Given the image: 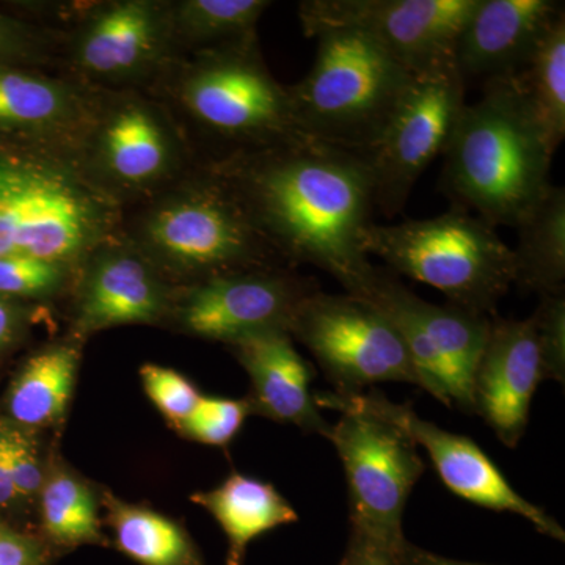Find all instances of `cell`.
<instances>
[{"label": "cell", "instance_id": "17", "mask_svg": "<svg viewBox=\"0 0 565 565\" xmlns=\"http://www.w3.org/2000/svg\"><path fill=\"white\" fill-rule=\"evenodd\" d=\"M252 382V414L292 424L305 434L326 437L330 424L311 393L315 367L294 348L286 330L255 334L232 345Z\"/></svg>", "mask_w": 565, "mask_h": 565}, {"label": "cell", "instance_id": "18", "mask_svg": "<svg viewBox=\"0 0 565 565\" xmlns=\"http://www.w3.org/2000/svg\"><path fill=\"white\" fill-rule=\"evenodd\" d=\"M166 289L143 259L131 253H107L85 280L77 326L82 333H93L154 322L166 311Z\"/></svg>", "mask_w": 565, "mask_h": 565}, {"label": "cell", "instance_id": "16", "mask_svg": "<svg viewBox=\"0 0 565 565\" xmlns=\"http://www.w3.org/2000/svg\"><path fill=\"white\" fill-rule=\"evenodd\" d=\"M396 411L416 445L424 448L437 475L452 493L489 511L523 516L539 533L555 541H565L564 527L545 509L516 492L500 468L471 438L419 418L411 404H396Z\"/></svg>", "mask_w": 565, "mask_h": 565}, {"label": "cell", "instance_id": "9", "mask_svg": "<svg viewBox=\"0 0 565 565\" xmlns=\"http://www.w3.org/2000/svg\"><path fill=\"white\" fill-rule=\"evenodd\" d=\"M182 102L212 132L253 150L307 139L294 121L288 87L259 58L256 36L207 51L185 79Z\"/></svg>", "mask_w": 565, "mask_h": 565}, {"label": "cell", "instance_id": "23", "mask_svg": "<svg viewBox=\"0 0 565 565\" xmlns=\"http://www.w3.org/2000/svg\"><path fill=\"white\" fill-rule=\"evenodd\" d=\"M514 285L539 297L565 292V191L553 185L516 226Z\"/></svg>", "mask_w": 565, "mask_h": 565}, {"label": "cell", "instance_id": "32", "mask_svg": "<svg viewBox=\"0 0 565 565\" xmlns=\"http://www.w3.org/2000/svg\"><path fill=\"white\" fill-rule=\"evenodd\" d=\"M63 278L61 264L0 256V297H43L57 291Z\"/></svg>", "mask_w": 565, "mask_h": 565}, {"label": "cell", "instance_id": "26", "mask_svg": "<svg viewBox=\"0 0 565 565\" xmlns=\"http://www.w3.org/2000/svg\"><path fill=\"white\" fill-rule=\"evenodd\" d=\"M39 498L41 525L54 544L71 548L102 541L95 494L68 468L61 465L47 468Z\"/></svg>", "mask_w": 565, "mask_h": 565}, {"label": "cell", "instance_id": "8", "mask_svg": "<svg viewBox=\"0 0 565 565\" xmlns=\"http://www.w3.org/2000/svg\"><path fill=\"white\" fill-rule=\"evenodd\" d=\"M360 299L377 307L396 327L422 375L424 392L446 407L475 415L476 367L492 316L426 302L382 267Z\"/></svg>", "mask_w": 565, "mask_h": 565}, {"label": "cell", "instance_id": "24", "mask_svg": "<svg viewBox=\"0 0 565 565\" xmlns=\"http://www.w3.org/2000/svg\"><path fill=\"white\" fill-rule=\"evenodd\" d=\"M107 520L121 553L141 565H204L191 535L169 516L104 494Z\"/></svg>", "mask_w": 565, "mask_h": 565}, {"label": "cell", "instance_id": "20", "mask_svg": "<svg viewBox=\"0 0 565 565\" xmlns=\"http://www.w3.org/2000/svg\"><path fill=\"white\" fill-rule=\"evenodd\" d=\"M161 43V21L147 2L114 3L82 33L77 58L99 76H126L154 57Z\"/></svg>", "mask_w": 565, "mask_h": 565}, {"label": "cell", "instance_id": "1", "mask_svg": "<svg viewBox=\"0 0 565 565\" xmlns=\"http://www.w3.org/2000/svg\"><path fill=\"white\" fill-rule=\"evenodd\" d=\"M218 178L274 252L363 296L377 266L363 248L375 206L362 154L310 139L288 141L234 156Z\"/></svg>", "mask_w": 565, "mask_h": 565}, {"label": "cell", "instance_id": "11", "mask_svg": "<svg viewBox=\"0 0 565 565\" xmlns=\"http://www.w3.org/2000/svg\"><path fill=\"white\" fill-rule=\"evenodd\" d=\"M145 237L156 255L204 278L270 267L274 253L218 177L152 212Z\"/></svg>", "mask_w": 565, "mask_h": 565}, {"label": "cell", "instance_id": "22", "mask_svg": "<svg viewBox=\"0 0 565 565\" xmlns=\"http://www.w3.org/2000/svg\"><path fill=\"white\" fill-rule=\"evenodd\" d=\"M99 152L111 177L128 185L161 178L172 162V145L154 114L139 104L115 111L104 125Z\"/></svg>", "mask_w": 565, "mask_h": 565}, {"label": "cell", "instance_id": "21", "mask_svg": "<svg viewBox=\"0 0 565 565\" xmlns=\"http://www.w3.org/2000/svg\"><path fill=\"white\" fill-rule=\"evenodd\" d=\"M79 351L55 344L29 359L7 396L10 423L25 430L61 423L73 396L79 370Z\"/></svg>", "mask_w": 565, "mask_h": 565}, {"label": "cell", "instance_id": "28", "mask_svg": "<svg viewBox=\"0 0 565 565\" xmlns=\"http://www.w3.org/2000/svg\"><path fill=\"white\" fill-rule=\"evenodd\" d=\"M269 7L266 0H185L177 7V22L185 39L215 50L253 39Z\"/></svg>", "mask_w": 565, "mask_h": 565}, {"label": "cell", "instance_id": "19", "mask_svg": "<svg viewBox=\"0 0 565 565\" xmlns=\"http://www.w3.org/2000/svg\"><path fill=\"white\" fill-rule=\"evenodd\" d=\"M191 501L206 509L228 541L226 565H243L248 545L275 527L294 525L299 514L270 482L243 473L230 475Z\"/></svg>", "mask_w": 565, "mask_h": 565}, {"label": "cell", "instance_id": "6", "mask_svg": "<svg viewBox=\"0 0 565 565\" xmlns=\"http://www.w3.org/2000/svg\"><path fill=\"white\" fill-rule=\"evenodd\" d=\"M106 206L55 163L0 151V256L65 266L98 244Z\"/></svg>", "mask_w": 565, "mask_h": 565}, {"label": "cell", "instance_id": "7", "mask_svg": "<svg viewBox=\"0 0 565 565\" xmlns=\"http://www.w3.org/2000/svg\"><path fill=\"white\" fill-rule=\"evenodd\" d=\"M289 334L311 352L337 394L396 382L424 390L407 344L377 307L351 294L318 291L294 316Z\"/></svg>", "mask_w": 565, "mask_h": 565}, {"label": "cell", "instance_id": "34", "mask_svg": "<svg viewBox=\"0 0 565 565\" xmlns=\"http://www.w3.org/2000/svg\"><path fill=\"white\" fill-rule=\"evenodd\" d=\"M47 561L50 556L39 539L0 523V565H46Z\"/></svg>", "mask_w": 565, "mask_h": 565}, {"label": "cell", "instance_id": "31", "mask_svg": "<svg viewBox=\"0 0 565 565\" xmlns=\"http://www.w3.org/2000/svg\"><path fill=\"white\" fill-rule=\"evenodd\" d=\"M140 377L151 403L166 419L180 429L202 397L195 385L184 375L159 364H145L140 370Z\"/></svg>", "mask_w": 565, "mask_h": 565}, {"label": "cell", "instance_id": "13", "mask_svg": "<svg viewBox=\"0 0 565 565\" xmlns=\"http://www.w3.org/2000/svg\"><path fill=\"white\" fill-rule=\"evenodd\" d=\"M318 291L313 278L274 267L214 275L185 294L180 321L188 333L233 345L273 330L289 332L300 305Z\"/></svg>", "mask_w": 565, "mask_h": 565}, {"label": "cell", "instance_id": "4", "mask_svg": "<svg viewBox=\"0 0 565 565\" xmlns=\"http://www.w3.org/2000/svg\"><path fill=\"white\" fill-rule=\"evenodd\" d=\"M315 396L319 407L340 414L327 440L332 441L343 463L351 530L403 548L407 541L403 531L405 505L426 463L397 415L396 403L377 390Z\"/></svg>", "mask_w": 565, "mask_h": 565}, {"label": "cell", "instance_id": "40", "mask_svg": "<svg viewBox=\"0 0 565 565\" xmlns=\"http://www.w3.org/2000/svg\"><path fill=\"white\" fill-rule=\"evenodd\" d=\"M7 32H13L11 31L9 21L3 20V18H0V33H7Z\"/></svg>", "mask_w": 565, "mask_h": 565}, {"label": "cell", "instance_id": "2", "mask_svg": "<svg viewBox=\"0 0 565 565\" xmlns=\"http://www.w3.org/2000/svg\"><path fill=\"white\" fill-rule=\"evenodd\" d=\"M441 156L440 191L494 228H516L552 188L555 151L511 79L465 104Z\"/></svg>", "mask_w": 565, "mask_h": 565}, {"label": "cell", "instance_id": "12", "mask_svg": "<svg viewBox=\"0 0 565 565\" xmlns=\"http://www.w3.org/2000/svg\"><path fill=\"white\" fill-rule=\"evenodd\" d=\"M479 0H307L299 3L305 35L352 29L377 41L414 74L455 63L465 22Z\"/></svg>", "mask_w": 565, "mask_h": 565}, {"label": "cell", "instance_id": "5", "mask_svg": "<svg viewBox=\"0 0 565 565\" xmlns=\"http://www.w3.org/2000/svg\"><path fill=\"white\" fill-rule=\"evenodd\" d=\"M363 248L384 259L390 273L433 286L448 303L473 313L494 316L515 280L512 248L497 228L457 207L423 221L373 222Z\"/></svg>", "mask_w": 565, "mask_h": 565}, {"label": "cell", "instance_id": "15", "mask_svg": "<svg viewBox=\"0 0 565 565\" xmlns=\"http://www.w3.org/2000/svg\"><path fill=\"white\" fill-rule=\"evenodd\" d=\"M564 13L556 0H479L456 43L457 73L465 85L512 79Z\"/></svg>", "mask_w": 565, "mask_h": 565}, {"label": "cell", "instance_id": "37", "mask_svg": "<svg viewBox=\"0 0 565 565\" xmlns=\"http://www.w3.org/2000/svg\"><path fill=\"white\" fill-rule=\"evenodd\" d=\"M14 501H18V494L11 481L6 451V433H3V422H0V508H6Z\"/></svg>", "mask_w": 565, "mask_h": 565}, {"label": "cell", "instance_id": "33", "mask_svg": "<svg viewBox=\"0 0 565 565\" xmlns=\"http://www.w3.org/2000/svg\"><path fill=\"white\" fill-rule=\"evenodd\" d=\"M6 433V451L11 481L18 500H31L39 497L47 468L43 467L39 446L33 440L31 430L3 422Z\"/></svg>", "mask_w": 565, "mask_h": 565}, {"label": "cell", "instance_id": "14", "mask_svg": "<svg viewBox=\"0 0 565 565\" xmlns=\"http://www.w3.org/2000/svg\"><path fill=\"white\" fill-rule=\"evenodd\" d=\"M542 379L533 319L492 316L473 382L475 415L514 449L525 437L531 403Z\"/></svg>", "mask_w": 565, "mask_h": 565}, {"label": "cell", "instance_id": "10", "mask_svg": "<svg viewBox=\"0 0 565 565\" xmlns=\"http://www.w3.org/2000/svg\"><path fill=\"white\" fill-rule=\"evenodd\" d=\"M467 85L455 63L415 74L377 141L364 152L374 206L386 217L404 211L416 181L444 154L465 104Z\"/></svg>", "mask_w": 565, "mask_h": 565}, {"label": "cell", "instance_id": "27", "mask_svg": "<svg viewBox=\"0 0 565 565\" xmlns=\"http://www.w3.org/2000/svg\"><path fill=\"white\" fill-rule=\"evenodd\" d=\"M71 110L73 96L57 82L0 68V128H50Z\"/></svg>", "mask_w": 565, "mask_h": 565}, {"label": "cell", "instance_id": "35", "mask_svg": "<svg viewBox=\"0 0 565 565\" xmlns=\"http://www.w3.org/2000/svg\"><path fill=\"white\" fill-rule=\"evenodd\" d=\"M401 548L370 537V535L349 531L344 555L338 565H399Z\"/></svg>", "mask_w": 565, "mask_h": 565}, {"label": "cell", "instance_id": "25", "mask_svg": "<svg viewBox=\"0 0 565 565\" xmlns=\"http://www.w3.org/2000/svg\"><path fill=\"white\" fill-rule=\"evenodd\" d=\"M556 152L565 137V13L511 79Z\"/></svg>", "mask_w": 565, "mask_h": 565}, {"label": "cell", "instance_id": "3", "mask_svg": "<svg viewBox=\"0 0 565 565\" xmlns=\"http://www.w3.org/2000/svg\"><path fill=\"white\" fill-rule=\"evenodd\" d=\"M313 36L318 51L310 73L288 87L297 129L307 139L364 154L415 74L362 32L322 29Z\"/></svg>", "mask_w": 565, "mask_h": 565}, {"label": "cell", "instance_id": "39", "mask_svg": "<svg viewBox=\"0 0 565 565\" xmlns=\"http://www.w3.org/2000/svg\"><path fill=\"white\" fill-rule=\"evenodd\" d=\"M11 35H13V32L0 33V52L9 46L11 43Z\"/></svg>", "mask_w": 565, "mask_h": 565}, {"label": "cell", "instance_id": "29", "mask_svg": "<svg viewBox=\"0 0 565 565\" xmlns=\"http://www.w3.org/2000/svg\"><path fill=\"white\" fill-rule=\"evenodd\" d=\"M252 414L247 399L203 396L189 418L181 424L182 435L199 444L225 448L243 429L245 419Z\"/></svg>", "mask_w": 565, "mask_h": 565}, {"label": "cell", "instance_id": "30", "mask_svg": "<svg viewBox=\"0 0 565 565\" xmlns=\"http://www.w3.org/2000/svg\"><path fill=\"white\" fill-rule=\"evenodd\" d=\"M541 356L542 379L565 382V292L542 296L531 316Z\"/></svg>", "mask_w": 565, "mask_h": 565}, {"label": "cell", "instance_id": "38", "mask_svg": "<svg viewBox=\"0 0 565 565\" xmlns=\"http://www.w3.org/2000/svg\"><path fill=\"white\" fill-rule=\"evenodd\" d=\"M18 313L9 300L0 297V351L10 344L17 333Z\"/></svg>", "mask_w": 565, "mask_h": 565}, {"label": "cell", "instance_id": "36", "mask_svg": "<svg viewBox=\"0 0 565 565\" xmlns=\"http://www.w3.org/2000/svg\"><path fill=\"white\" fill-rule=\"evenodd\" d=\"M399 565H492L481 563H470V561L452 559L429 552V550L416 546L412 542L405 541L399 553Z\"/></svg>", "mask_w": 565, "mask_h": 565}]
</instances>
